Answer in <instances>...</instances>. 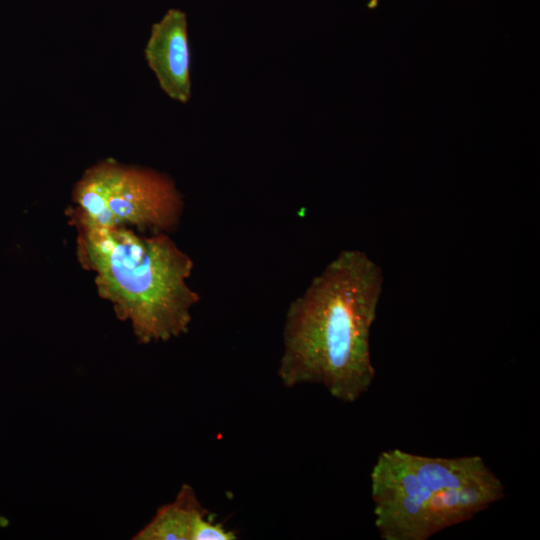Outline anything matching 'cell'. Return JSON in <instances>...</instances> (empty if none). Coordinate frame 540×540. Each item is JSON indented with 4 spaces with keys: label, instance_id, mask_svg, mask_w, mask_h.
<instances>
[{
    "label": "cell",
    "instance_id": "7a4b0ae2",
    "mask_svg": "<svg viewBox=\"0 0 540 540\" xmlns=\"http://www.w3.org/2000/svg\"><path fill=\"white\" fill-rule=\"evenodd\" d=\"M76 256L95 274L98 295L143 344L185 334L199 294L188 279L194 262L168 233L138 235L133 228L75 226Z\"/></svg>",
    "mask_w": 540,
    "mask_h": 540
},
{
    "label": "cell",
    "instance_id": "52a82bcc",
    "mask_svg": "<svg viewBox=\"0 0 540 540\" xmlns=\"http://www.w3.org/2000/svg\"><path fill=\"white\" fill-rule=\"evenodd\" d=\"M236 538L232 531H228L208 517L201 521L194 535V540H233Z\"/></svg>",
    "mask_w": 540,
    "mask_h": 540
},
{
    "label": "cell",
    "instance_id": "8992f818",
    "mask_svg": "<svg viewBox=\"0 0 540 540\" xmlns=\"http://www.w3.org/2000/svg\"><path fill=\"white\" fill-rule=\"evenodd\" d=\"M208 511L195 490L183 484L176 498L161 506L154 517L136 533L135 540H194L195 532Z\"/></svg>",
    "mask_w": 540,
    "mask_h": 540
},
{
    "label": "cell",
    "instance_id": "277c9868",
    "mask_svg": "<svg viewBox=\"0 0 540 540\" xmlns=\"http://www.w3.org/2000/svg\"><path fill=\"white\" fill-rule=\"evenodd\" d=\"M72 201L68 212L74 226H126L150 234L174 230L184 206L181 193L167 175L113 158L83 172L73 188Z\"/></svg>",
    "mask_w": 540,
    "mask_h": 540
},
{
    "label": "cell",
    "instance_id": "3957f363",
    "mask_svg": "<svg viewBox=\"0 0 540 540\" xmlns=\"http://www.w3.org/2000/svg\"><path fill=\"white\" fill-rule=\"evenodd\" d=\"M374 523L383 540H427L505 497L478 455L431 457L382 451L370 474Z\"/></svg>",
    "mask_w": 540,
    "mask_h": 540
},
{
    "label": "cell",
    "instance_id": "6da1fadb",
    "mask_svg": "<svg viewBox=\"0 0 540 540\" xmlns=\"http://www.w3.org/2000/svg\"><path fill=\"white\" fill-rule=\"evenodd\" d=\"M383 270L364 251H340L288 306L278 377L286 387L323 385L352 403L375 378L370 332Z\"/></svg>",
    "mask_w": 540,
    "mask_h": 540
},
{
    "label": "cell",
    "instance_id": "5b68a950",
    "mask_svg": "<svg viewBox=\"0 0 540 540\" xmlns=\"http://www.w3.org/2000/svg\"><path fill=\"white\" fill-rule=\"evenodd\" d=\"M144 55L163 92L187 103L191 97L190 48L183 11L170 9L153 24Z\"/></svg>",
    "mask_w": 540,
    "mask_h": 540
}]
</instances>
